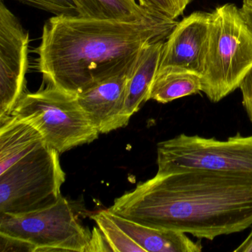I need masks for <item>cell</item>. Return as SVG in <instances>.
<instances>
[{"label":"cell","mask_w":252,"mask_h":252,"mask_svg":"<svg viewBox=\"0 0 252 252\" xmlns=\"http://www.w3.org/2000/svg\"><path fill=\"white\" fill-rule=\"evenodd\" d=\"M115 215L213 240L252 225V174L188 169L156 176L114 200Z\"/></svg>","instance_id":"cell-1"},{"label":"cell","mask_w":252,"mask_h":252,"mask_svg":"<svg viewBox=\"0 0 252 252\" xmlns=\"http://www.w3.org/2000/svg\"><path fill=\"white\" fill-rule=\"evenodd\" d=\"M176 20L154 17L137 23L54 16L35 49L48 85L76 94L98 82L131 73L149 44L166 41Z\"/></svg>","instance_id":"cell-2"},{"label":"cell","mask_w":252,"mask_h":252,"mask_svg":"<svg viewBox=\"0 0 252 252\" xmlns=\"http://www.w3.org/2000/svg\"><path fill=\"white\" fill-rule=\"evenodd\" d=\"M210 14L201 92L217 103L239 88L252 70V32L234 4L220 5Z\"/></svg>","instance_id":"cell-3"},{"label":"cell","mask_w":252,"mask_h":252,"mask_svg":"<svg viewBox=\"0 0 252 252\" xmlns=\"http://www.w3.org/2000/svg\"><path fill=\"white\" fill-rule=\"evenodd\" d=\"M33 125L49 147L65 153L98 138L94 126L75 94L55 87L25 93L11 113Z\"/></svg>","instance_id":"cell-4"},{"label":"cell","mask_w":252,"mask_h":252,"mask_svg":"<svg viewBox=\"0 0 252 252\" xmlns=\"http://www.w3.org/2000/svg\"><path fill=\"white\" fill-rule=\"evenodd\" d=\"M65 181L60 153L47 144L0 173V215H18L55 205Z\"/></svg>","instance_id":"cell-5"},{"label":"cell","mask_w":252,"mask_h":252,"mask_svg":"<svg viewBox=\"0 0 252 252\" xmlns=\"http://www.w3.org/2000/svg\"><path fill=\"white\" fill-rule=\"evenodd\" d=\"M158 174L188 169L252 174V135L218 140L180 134L157 145Z\"/></svg>","instance_id":"cell-6"},{"label":"cell","mask_w":252,"mask_h":252,"mask_svg":"<svg viewBox=\"0 0 252 252\" xmlns=\"http://www.w3.org/2000/svg\"><path fill=\"white\" fill-rule=\"evenodd\" d=\"M0 235L26 243L32 252H88L92 233L62 196L54 206L18 215H0Z\"/></svg>","instance_id":"cell-7"},{"label":"cell","mask_w":252,"mask_h":252,"mask_svg":"<svg viewBox=\"0 0 252 252\" xmlns=\"http://www.w3.org/2000/svg\"><path fill=\"white\" fill-rule=\"evenodd\" d=\"M30 36L0 0V119L11 115L25 94Z\"/></svg>","instance_id":"cell-8"},{"label":"cell","mask_w":252,"mask_h":252,"mask_svg":"<svg viewBox=\"0 0 252 252\" xmlns=\"http://www.w3.org/2000/svg\"><path fill=\"white\" fill-rule=\"evenodd\" d=\"M210 15V13L196 11L178 23L163 43L158 71L184 70L202 76Z\"/></svg>","instance_id":"cell-9"},{"label":"cell","mask_w":252,"mask_h":252,"mask_svg":"<svg viewBox=\"0 0 252 252\" xmlns=\"http://www.w3.org/2000/svg\"><path fill=\"white\" fill-rule=\"evenodd\" d=\"M131 73L106 79L76 94L79 104L100 134L127 125L123 110Z\"/></svg>","instance_id":"cell-10"},{"label":"cell","mask_w":252,"mask_h":252,"mask_svg":"<svg viewBox=\"0 0 252 252\" xmlns=\"http://www.w3.org/2000/svg\"><path fill=\"white\" fill-rule=\"evenodd\" d=\"M108 211L110 218L145 252H200V241L194 242L186 233L147 226Z\"/></svg>","instance_id":"cell-11"},{"label":"cell","mask_w":252,"mask_h":252,"mask_svg":"<svg viewBox=\"0 0 252 252\" xmlns=\"http://www.w3.org/2000/svg\"><path fill=\"white\" fill-rule=\"evenodd\" d=\"M46 144L29 122L10 115L0 119V173Z\"/></svg>","instance_id":"cell-12"},{"label":"cell","mask_w":252,"mask_h":252,"mask_svg":"<svg viewBox=\"0 0 252 252\" xmlns=\"http://www.w3.org/2000/svg\"><path fill=\"white\" fill-rule=\"evenodd\" d=\"M165 41L149 44L141 51L126 86L123 116L129 123L132 115L150 100V89L158 71Z\"/></svg>","instance_id":"cell-13"},{"label":"cell","mask_w":252,"mask_h":252,"mask_svg":"<svg viewBox=\"0 0 252 252\" xmlns=\"http://www.w3.org/2000/svg\"><path fill=\"white\" fill-rule=\"evenodd\" d=\"M78 15L93 20L137 23L159 15L151 14L136 0H72ZM162 17V16H160Z\"/></svg>","instance_id":"cell-14"},{"label":"cell","mask_w":252,"mask_h":252,"mask_svg":"<svg viewBox=\"0 0 252 252\" xmlns=\"http://www.w3.org/2000/svg\"><path fill=\"white\" fill-rule=\"evenodd\" d=\"M201 91L200 75L184 70H163L158 72L153 81L150 100L166 104Z\"/></svg>","instance_id":"cell-15"},{"label":"cell","mask_w":252,"mask_h":252,"mask_svg":"<svg viewBox=\"0 0 252 252\" xmlns=\"http://www.w3.org/2000/svg\"><path fill=\"white\" fill-rule=\"evenodd\" d=\"M91 218L96 222L112 252H145L110 218L107 209L94 214Z\"/></svg>","instance_id":"cell-16"},{"label":"cell","mask_w":252,"mask_h":252,"mask_svg":"<svg viewBox=\"0 0 252 252\" xmlns=\"http://www.w3.org/2000/svg\"><path fill=\"white\" fill-rule=\"evenodd\" d=\"M192 0H138L139 5L151 14L176 20Z\"/></svg>","instance_id":"cell-17"},{"label":"cell","mask_w":252,"mask_h":252,"mask_svg":"<svg viewBox=\"0 0 252 252\" xmlns=\"http://www.w3.org/2000/svg\"><path fill=\"white\" fill-rule=\"evenodd\" d=\"M21 3L51 13L54 16L78 15L72 0H17Z\"/></svg>","instance_id":"cell-18"},{"label":"cell","mask_w":252,"mask_h":252,"mask_svg":"<svg viewBox=\"0 0 252 252\" xmlns=\"http://www.w3.org/2000/svg\"><path fill=\"white\" fill-rule=\"evenodd\" d=\"M243 95V104L252 124V69L246 74L239 86Z\"/></svg>","instance_id":"cell-19"},{"label":"cell","mask_w":252,"mask_h":252,"mask_svg":"<svg viewBox=\"0 0 252 252\" xmlns=\"http://www.w3.org/2000/svg\"><path fill=\"white\" fill-rule=\"evenodd\" d=\"M240 14L252 32V0H243Z\"/></svg>","instance_id":"cell-20"},{"label":"cell","mask_w":252,"mask_h":252,"mask_svg":"<svg viewBox=\"0 0 252 252\" xmlns=\"http://www.w3.org/2000/svg\"><path fill=\"white\" fill-rule=\"evenodd\" d=\"M234 252H252V227L248 237L234 249Z\"/></svg>","instance_id":"cell-21"}]
</instances>
